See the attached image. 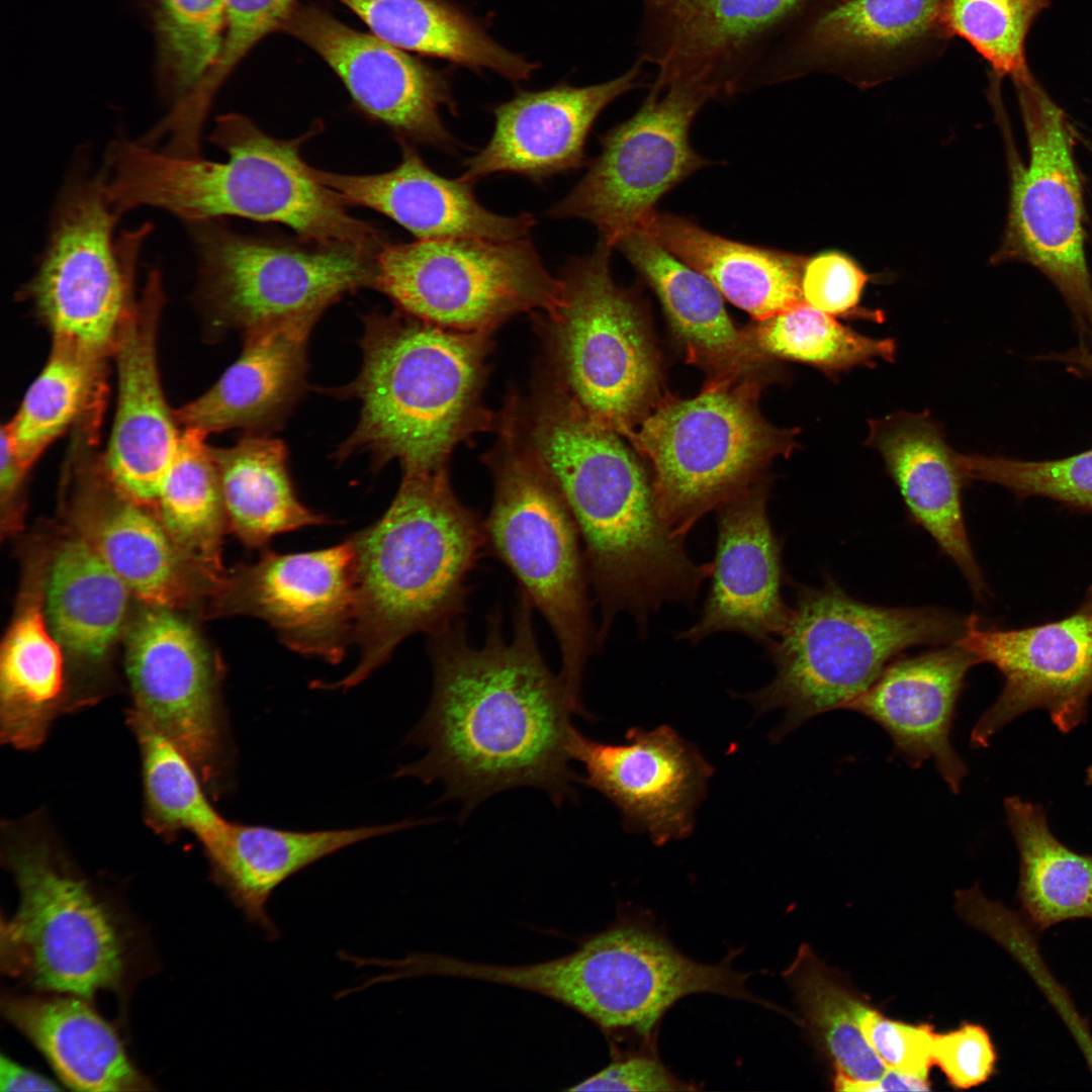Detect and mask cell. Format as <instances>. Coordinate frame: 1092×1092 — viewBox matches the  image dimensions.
Wrapping results in <instances>:
<instances>
[{"label": "cell", "mask_w": 1092, "mask_h": 1092, "mask_svg": "<svg viewBox=\"0 0 1092 1092\" xmlns=\"http://www.w3.org/2000/svg\"><path fill=\"white\" fill-rule=\"evenodd\" d=\"M532 611L519 590L508 639L503 614L492 609L480 647L468 641L460 620L429 635L434 690L410 735L425 754L396 776L441 782L443 799L459 801L463 816L518 787L543 790L556 806L574 799L579 776L569 765L570 716L585 715L545 662Z\"/></svg>", "instance_id": "1"}, {"label": "cell", "mask_w": 1092, "mask_h": 1092, "mask_svg": "<svg viewBox=\"0 0 1092 1092\" xmlns=\"http://www.w3.org/2000/svg\"><path fill=\"white\" fill-rule=\"evenodd\" d=\"M508 418L548 472L577 526L601 607L600 640L621 612L645 626L665 602L692 604L712 564L688 556L662 519L652 478L622 435L580 410L548 377Z\"/></svg>", "instance_id": "2"}, {"label": "cell", "mask_w": 1092, "mask_h": 1092, "mask_svg": "<svg viewBox=\"0 0 1092 1092\" xmlns=\"http://www.w3.org/2000/svg\"><path fill=\"white\" fill-rule=\"evenodd\" d=\"M318 129L281 140L244 115H223L210 140L229 154L225 162L121 141L107 157L105 196L120 215L152 206L192 224L223 216L278 222L316 246L374 254L384 244L381 233L349 214L344 202L309 175L301 158L302 145Z\"/></svg>", "instance_id": "3"}, {"label": "cell", "mask_w": 1092, "mask_h": 1092, "mask_svg": "<svg viewBox=\"0 0 1092 1092\" xmlns=\"http://www.w3.org/2000/svg\"><path fill=\"white\" fill-rule=\"evenodd\" d=\"M351 540L360 659L334 685L342 689L364 680L411 635L458 621L487 550L483 522L457 498L446 469L404 473L383 516Z\"/></svg>", "instance_id": "4"}, {"label": "cell", "mask_w": 1092, "mask_h": 1092, "mask_svg": "<svg viewBox=\"0 0 1092 1092\" xmlns=\"http://www.w3.org/2000/svg\"><path fill=\"white\" fill-rule=\"evenodd\" d=\"M490 332H461L401 313L365 317L363 366L350 390L361 401L338 456L396 459L404 473L446 469L454 448L497 429L482 401Z\"/></svg>", "instance_id": "5"}, {"label": "cell", "mask_w": 1092, "mask_h": 1092, "mask_svg": "<svg viewBox=\"0 0 1092 1092\" xmlns=\"http://www.w3.org/2000/svg\"><path fill=\"white\" fill-rule=\"evenodd\" d=\"M966 619L935 608L864 604L833 582L800 588L786 627L768 643L776 676L747 698L759 713L785 712L771 736L779 740L817 715L844 709L904 650L954 643Z\"/></svg>", "instance_id": "6"}, {"label": "cell", "mask_w": 1092, "mask_h": 1092, "mask_svg": "<svg viewBox=\"0 0 1092 1092\" xmlns=\"http://www.w3.org/2000/svg\"><path fill=\"white\" fill-rule=\"evenodd\" d=\"M497 429L498 442L484 456L493 479L492 506L483 521L486 548L550 626L560 650V676L582 708L584 666L600 639L580 535L559 489L511 423L500 416Z\"/></svg>", "instance_id": "7"}, {"label": "cell", "mask_w": 1092, "mask_h": 1092, "mask_svg": "<svg viewBox=\"0 0 1092 1092\" xmlns=\"http://www.w3.org/2000/svg\"><path fill=\"white\" fill-rule=\"evenodd\" d=\"M4 858L19 902L2 923V962L33 987L92 997L119 988L128 963L118 917L48 834L9 826Z\"/></svg>", "instance_id": "8"}, {"label": "cell", "mask_w": 1092, "mask_h": 1092, "mask_svg": "<svg viewBox=\"0 0 1092 1092\" xmlns=\"http://www.w3.org/2000/svg\"><path fill=\"white\" fill-rule=\"evenodd\" d=\"M737 377H716L695 397L662 402L629 437L652 467L662 519L680 538L795 446L797 431L768 424L757 385Z\"/></svg>", "instance_id": "9"}, {"label": "cell", "mask_w": 1092, "mask_h": 1092, "mask_svg": "<svg viewBox=\"0 0 1092 1092\" xmlns=\"http://www.w3.org/2000/svg\"><path fill=\"white\" fill-rule=\"evenodd\" d=\"M603 239L573 258L559 278L557 304L543 313L547 376L594 420L630 437L658 395L659 368L632 294L610 269Z\"/></svg>", "instance_id": "10"}, {"label": "cell", "mask_w": 1092, "mask_h": 1092, "mask_svg": "<svg viewBox=\"0 0 1092 1092\" xmlns=\"http://www.w3.org/2000/svg\"><path fill=\"white\" fill-rule=\"evenodd\" d=\"M374 285L416 318L461 332H492L512 316L551 310L560 280L526 240H417L383 244Z\"/></svg>", "instance_id": "11"}, {"label": "cell", "mask_w": 1092, "mask_h": 1092, "mask_svg": "<svg viewBox=\"0 0 1092 1092\" xmlns=\"http://www.w3.org/2000/svg\"><path fill=\"white\" fill-rule=\"evenodd\" d=\"M102 177L71 184L29 292L53 344L103 360L135 303L133 283L141 249L152 225L114 229Z\"/></svg>", "instance_id": "12"}, {"label": "cell", "mask_w": 1092, "mask_h": 1092, "mask_svg": "<svg viewBox=\"0 0 1092 1092\" xmlns=\"http://www.w3.org/2000/svg\"><path fill=\"white\" fill-rule=\"evenodd\" d=\"M737 953L715 965L694 961L646 914H629L565 956L560 980L575 1011L654 1049L663 1015L687 996L708 993L776 1008L747 989L752 973L733 969Z\"/></svg>", "instance_id": "13"}, {"label": "cell", "mask_w": 1092, "mask_h": 1092, "mask_svg": "<svg viewBox=\"0 0 1092 1092\" xmlns=\"http://www.w3.org/2000/svg\"><path fill=\"white\" fill-rule=\"evenodd\" d=\"M1013 81L1028 161L1012 162L1008 220L999 259L1038 269L1070 307L1082 347H1092V280L1084 205L1068 122L1029 72Z\"/></svg>", "instance_id": "14"}, {"label": "cell", "mask_w": 1092, "mask_h": 1092, "mask_svg": "<svg viewBox=\"0 0 1092 1092\" xmlns=\"http://www.w3.org/2000/svg\"><path fill=\"white\" fill-rule=\"evenodd\" d=\"M206 296L219 318L246 334L313 325L345 294L374 285V256L348 247L312 248L193 224Z\"/></svg>", "instance_id": "15"}, {"label": "cell", "mask_w": 1092, "mask_h": 1092, "mask_svg": "<svg viewBox=\"0 0 1092 1092\" xmlns=\"http://www.w3.org/2000/svg\"><path fill=\"white\" fill-rule=\"evenodd\" d=\"M712 99L688 84L650 90L632 117L602 136L601 154L549 214L589 221L612 248L641 231L666 192L710 164L692 148L689 131Z\"/></svg>", "instance_id": "16"}, {"label": "cell", "mask_w": 1092, "mask_h": 1092, "mask_svg": "<svg viewBox=\"0 0 1092 1092\" xmlns=\"http://www.w3.org/2000/svg\"><path fill=\"white\" fill-rule=\"evenodd\" d=\"M944 0H817L755 70L749 88L819 71L876 77L921 65L951 38Z\"/></svg>", "instance_id": "17"}, {"label": "cell", "mask_w": 1092, "mask_h": 1092, "mask_svg": "<svg viewBox=\"0 0 1092 1092\" xmlns=\"http://www.w3.org/2000/svg\"><path fill=\"white\" fill-rule=\"evenodd\" d=\"M817 0H643L639 60L656 67L650 90L697 86L713 99L749 88L755 70Z\"/></svg>", "instance_id": "18"}, {"label": "cell", "mask_w": 1092, "mask_h": 1092, "mask_svg": "<svg viewBox=\"0 0 1092 1092\" xmlns=\"http://www.w3.org/2000/svg\"><path fill=\"white\" fill-rule=\"evenodd\" d=\"M132 714L169 738L215 789L229 763L220 668L193 627L165 607L140 617L126 640Z\"/></svg>", "instance_id": "19"}, {"label": "cell", "mask_w": 1092, "mask_h": 1092, "mask_svg": "<svg viewBox=\"0 0 1092 1092\" xmlns=\"http://www.w3.org/2000/svg\"><path fill=\"white\" fill-rule=\"evenodd\" d=\"M214 592L216 614L261 619L290 649L337 663L354 638L353 542L310 552L265 551L225 574Z\"/></svg>", "instance_id": "20"}, {"label": "cell", "mask_w": 1092, "mask_h": 1092, "mask_svg": "<svg viewBox=\"0 0 1092 1092\" xmlns=\"http://www.w3.org/2000/svg\"><path fill=\"white\" fill-rule=\"evenodd\" d=\"M954 644L1004 677L999 697L971 732L972 746H987L1002 727L1032 709L1048 711L1062 732L1085 719L1092 696V597L1065 619L1024 629H985L972 615Z\"/></svg>", "instance_id": "21"}, {"label": "cell", "mask_w": 1092, "mask_h": 1092, "mask_svg": "<svg viewBox=\"0 0 1092 1092\" xmlns=\"http://www.w3.org/2000/svg\"><path fill=\"white\" fill-rule=\"evenodd\" d=\"M281 30L313 50L340 77L357 106L400 141L456 150L440 114L444 107L456 113L443 74L315 6L296 4Z\"/></svg>", "instance_id": "22"}, {"label": "cell", "mask_w": 1092, "mask_h": 1092, "mask_svg": "<svg viewBox=\"0 0 1092 1092\" xmlns=\"http://www.w3.org/2000/svg\"><path fill=\"white\" fill-rule=\"evenodd\" d=\"M624 744L603 743L572 729L568 751L584 770L579 782L621 812L630 831L652 841L687 837L694 827L712 767L672 728H632Z\"/></svg>", "instance_id": "23"}, {"label": "cell", "mask_w": 1092, "mask_h": 1092, "mask_svg": "<svg viewBox=\"0 0 1092 1092\" xmlns=\"http://www.w3.org/2000/svg\"><path fill=\"white\" fill-rule=\"evenodd\" d=\"M163 302L161 276L152 271L141 298L117 335V405L103 459L107 479L128 498L156 502L181 434L166 401L157 357Z\"/></svg>", "instance_id": "24"}, {"label": "cell", "mask_w": 1092, "mask_h": 1092, "mask_svg": "<svg viewBox=\"0 0 1092 1092\" xmlns=\"http://www.w3.org/2000/svg\"><path fill=\"white\" fill-rule=\"evenodd\" d=\"M643 62L596 85H557L520 92L492 110L494 127L484 148L465 161L461 176L474 184L495 173L542 182L585 164V142L603 109L640 83Z\"/></svg>", "instance_id": "25"}, {"label": "cell", "mask_w": 1092, "mask_h": 1092, "mask_svg": "<svg viewBox=\"0 0 1092 1092\" xmlns=\"http://www.w3.org/2000/svg\"><path fill=\"white\" fill-rule=\"evenodd\" d=\"M712 584L698 622L678 634L697 643L722 632L768 644L792 608L782 598V546L766 513V489L749 486L718 508Z\"/></svg>", "instance_id": "26"}, {"label": "cell", "mask_w": 1092, "mask_h": 1092, "mask_svg": "<svg viewBox=\"0 0 1092 1092\" xmlns=\"http://www.w3.org/2000/svg\"><path fill=\"white\" fill-rule=\"evenodd\" d=\"M976 658L954 643L891 661L844 710L878 723L912 767L933 760L958 794L967 766L950 743L956 706Z\"/></svg>", "instance_id": "27"}, {"label": "cell", "mask_w": 1092, "mask_h": 1092, "mask_svg": "<svg viewBox=\"0 0 1092 1092\" xmlns=\"http://www.w3.org/2000/svg\"><path fill=\"white\" fill-rule=\"evenodd\" d=\"M400 163L373 175H346L308 165L309 175L343 202L376 210L411 232L418 240L526 239L536 220L532 214L494 213L475 198L472 183L434 172L407 141H400Z\"/></svg>", "instance_id": "28"}, {"label": "cell", "mask_w": 1092, "mask_h": 1092, "mask_svg": "<svg viewBox=\"0 0 1092 1092\" xmlns=\"http://www.w3.org/2000/svg\"><path fill=\"white\" fill-rule=\"evenodd\" d=\"M866 445L876 449L912 518L933 538L982 597L986 584L966 530L962 506L968 481L942 428L928 412H897L869 422Z\"/></svg>", "instance_id": "29"}, {"label": "cell", "mask_w": 1092, "mask_h": 1092, "mask_svg": "<svg viewBox=\"0 0 1092 1092\" xmlns=\"http://www.w3.org/2000/svg\"><path fill=\"white\" fill-rule=\"evenodd\" d=\"M311 324H283L246 334L245 348L201 396L174 412L178 425L208 435L258 429L274 422L299 395Z\"/></svg>", "instance_id": "30"}, {"label": "cell", "mask_w": 1092, "mask_h": 1092, "mask_svg": "<svg viewBox=\"0 0 1092 1092\" xmlns=\"http://www.w3.org/2000/svg\"><path fill=\"white\" fill-rule=\"evenodd\" d=\"M413 825L396 824L357 828L292 831L236 822L204 852L214 880L226 891L245 918L268 939L279 930L267 911L272 892L292 875L354 843Z\"/></svg>", "instance_id": "31"}, {"label": "cell", "mask_w": 1092, "mask_h": 1092, "mask_svg": "<svg viewBox=\"0 0 1092 1092\" xmlns=\"http://www.w3.org/2000/svg\"><path fill=\"white\" fill-rule=\"evenodd\" d=\"M639 232L703 274L723 297L757 321L805 301L804 257L732 241L665 212L655 211Z\"/></svg>", "instance_id": "32"}, {"label": "cell", "mask_w": 1092, "mask_h": 1092, "mask_svg": "<svg viewBox=\"0 0 1092 1092\" xmlns=\"http://www.w3.org/2000/svg\"><path fill=\"white\" fill-rule=\"evenodd\" d=\"M81 998L8 995L2 1011L72 1089H145L115 1030Z\"/></svg>", "instance_id": "33"}, {"label": "cell", "mask_w": 1092, "mask_h": 1092, "mask_svg": "<svg viewBox=\"0 0 1092 1092\" xmlns=\"http://www.w3.org/2000/svg\"><path fill=\"white\" fill-rule=\"evenodd\" d=\"M615 247L656 292L690 356L713 368L716 377L738 375L757 358L747 333L734 327L722 294L703 274L642 232L625 235Z\"/></svg>", "instance_id": "34"}, {"label": "cell", "mask_w": 1092, "mask_h": 1092, "mask_svg": "<svg viewBox=\"0 0 1092 1092\" xmlns=\"http://www.w3.org/2000/svg\"><path fill=\"white\" fill-rule=\"evenodd\" d=\"M129 588L85 537L65 541L47 587L48 625L77 658L105 656L121 630Z\"/></svg>", "instance_id": "35"}, {"label": "cell", "mask_w": 1092, "mask_h": 1092, "mask_svg": "<svg viewBox=\"0 0 1092 1092\" xmlns=\"http://www.w3.org/2000/svg\"><path fill=\"white\" fill-rule=\"evenodd\" d=\"M213 453L226 520L246 546L260 548L276 535L328 522L297 498L281 441L252 436Z\"/></svg>", "instance_id": "36"}, {"label": "cell", "mask_w": 1092, "mask_h": 1092, "mask_svg": "<svg viewBox=\"0 0 1092 1092\" xmlns=\"http://www.w3.org/2000/svg\"><path fill=\"white\" fill-rule=\"evenodd\" d=\"M374 35L408 50L520 81L537 65L498 44L471 18L442 0H338Z\"/></svg>", "instance_id": "37"}, {"label": "cell", "mask_w": 1092, "mask_h": 1092, "mask_svg": "<svg viewBox=\"0 0 1092 1092\" xmlns=\"http://www.w3.org/2000/svg\"><path fill=\"white\" fill-rule=\"evenodd\" d=\"M60 645L37 605L25 608L10 627L0 659L3 743L33 749L48 736L65 699Z\"/></svg>", "instance_id": "38"}, {"label": "cell", "mask_w": 1092, "mask_h": 1092, "mask_svg": "<svg viewBox=\"0 0 1092 1092\" xmlns=\"http://www.w3.org/2000/svg\"><path fill=\"white\" fill-rule=\"evenodd\" d=\"M1019 856L1018 900L1036 931L1092 919V854L1078 853L1050 830L1042 808L1019 797L1004 801Z\"/></svg>", "instance_id": "39"}, {"label": "cell", "mask_w": 1092, "mask_h": 1092, "mask_svg": "<svg viewBox=\"0 0 1092 1092\" xmlns=\"http://www.w3.org/2000/svg\"><path fill=\"white\" fill-rule=\"evenodd\" d=\"M206 436L184 429L156 502L176 547L215 589L225 575L220 545L226 515L213 448Z\"/></svg>", "instance_id": "40"}, {"label": "cell", "mask_w": 1092, "mask_h": 1092, "mask_svg": "<svg viewBox=\"0 0 1092 1092\" xmlns=\"http://www.w3.org/2000/svg\"><path fill=\"white\" fill-rule=\"evenodd\" d=\"M783 978L791 988L801 1020L817 1048L844 1078L876 1082L886 1064L864 1037L857 1017L866 1003L830 970L808 944L800 945Z\"/></svg>", "instance_id": "41"}, {"label": "cell", "mask_w": 1092, "mask_h": 1092, "mask_svg": "<svg viewBox=\"0 0 1092 1092\" xmlns=\"http://www.w3.org/2000/svg\"><path fill=\"white\" fill-rule=\"evenodd\" d=\"M143 506L118 490L85 538L129 592L153 607H168L184 592L179 553L165 527Z\"/></svg>", "instance_id": "42"}, {"label": "cell", "mask_w": 1092, "mask_h": 1092, "mask_svg": "<svg viewBox=\"0 0 1092 1092\" xmlns=\"http://www.w3.org/2000/svg\"><path fill=\"white\" fill-rule=\"evenodd\" d=\"M101 365V360L53 344L46 365L28 387L12 420L1 430L25 470L93 404Z\"/></svg>", "instance_id": "43"}, {"label": "cell", "mask_w": 1092, "mask_h": 1092, "mask_svg": "<svg viewBox=\"0 0 1092 1092\" xmlns=\"http://www.w3.org/2000/svg\"><path fill=\"white\" fill-rule=\"evenodd\" d=\"M128 720L142 757L149 824L161 833H192L208 849L219 840L229 821L211 805L189 758L144 719L129 712Z\"/></svg>", "instance_id": "44"}, {"label": "cell", "mask_w": 1092, "mask_h": 1092, "mask_svg": "<svg viewBox=\"0 0 1092 1092\" xmlns=\"http://www.w3.org/2000/svg\"><path fill=\"white\" fill-rule=\"evenodd\" d=\"M758 322L747 333L756 357L805 363L833 379L854 367L895 358L893 339L863 336L806 301Z\"/></svg>", "instance_id": "45"}, {"label": "cell", "mask_w": 1092, "mask_h": 1092, "mask_svg": "<svg viewBox=\"0 0 1092 1092\" xmlns=\"http://www.w3.org/2000/svg\"><path fill=\"white\" fill-rule=\"evenodd\" d=\"M150 1L160 80L174 108L191 96L217 62L225 0Z\"/></svg>", "instance_id": "46"}, {"label": "cell", "mask_w": 1092, "mask_h": 1092, "mask_svg": "<svg viewBox=\"0 0 1092 1092\" xmlns=\"http://www.w3.org/2000/svg\"><path fill=\"white\" fill-rule=\"evenodd\" d=\"M1051 0H944L943 20L952 36L968 41L997 79L1027 74L1026 39Z\"/></svg>", "instance_id": "47"}, {"label": "cell", "mask_w": 1092, "mask_h": 1092, "mask_svg": "<svg viewBox=\"0 0 1092 1092\" xmlns=\"http://www.w3.org/2000/svg\"><path fill=\"white\" fill-rule=\"evenodd\" d=\"M295 0H225V29L216 64L183 103L173 108L170 118L182 132L198 135L212 99L238 63L263 37L282 25Z\"/></svg>", "instance_id": "48"}, {"label": "cell", "mask_w": 1092, "mask_h": 1092, "mask_svg": "<svg viewBox=\"0 0 1092 1092\" xmlns=\"http://www.w3.org/2000/svg\"><path fill=\"white\" fill-rule=\"evenodd\" d=\"M959 459L968 480L995 483L1019 497L1039 495L1092 511V449L1043 461L961 453Z\"/></svg>", "instance_id": "49"}, {"label": "cell", "mask_w": 1092, "mask_h": 1092, "mask_svg": "<svg viewBox=\"0 0 1092 1092\" xmlns=\"http://www.w3.org/2000/svg\"><path fill=\"white\" fill-rule=\"evenodd\" d=\"M867 281L866 273L843 254L823 253L805 265L803 297L810 305L834 317H863L881 322L883 315L880 312L868 311L858 305Z\"/></svg>", "instance_id": "50"}, {"label": "cell", "mask_w": 1092, "mask_h": 1092, "mask_svg": "<svg viewBox=\"0 0 1092 1092\" xmlns=\"http://www.w3.org/2000/svg\"><path fill=\"white\" fill-rule=\"evenodd\" d=\"M857 1020L868 1042L888 1068L928 1080L929 1069L934 1064L935 1033L931 1026L886 1018L867 1004Z\"/></svg>", "instance_id": "51"}, {"label": "cell", "mask_w": 1092, "mask_h": 1092, "mask_svg": "<svg viewBox=\"0 0 1092 1092\" xmlns=\"http://www.w3.org/2000/svg\"><path fill=\"white\" fill-rule=\"evenodd\" d=\"M933 1063L956 1088L968 1089L987 1082L996 1071L997 1053L988 1031L967 1023L944 1034H935Z\"/></svg>", "instance_id": "52"}, {"label": "cell", "mask_w": 1092, "mask_h": 1092, "mask_svg": "<svg viewBox=\"0 0 1092 1092\" xmlns=\"http://www.w3.org/2000/svg\"><path fill=\"white\" fill-rule=\"evenodd\" d=\"M696 1087L674 1075L656 1056L644 1049L616 1059L568 1091H690Z\"/></svg>", "instance_id": "53"}, {"label": "cell", "mask_w": 1092, "mask_h": 1092, "mask_svg": "<svg viewBox=\"0 0 1092 1092\" xmlns=\"http://www.w3.org/2000/svg\"><path fill=\"white\" fill-rule=\"evenodd\" d=\"M0 1090L2 1092H41L58 1091L61 1088L53 1080L2 1055Z\"/></svg>", "instance_id": "54"}, {"label": "cell", "mask_w": 1092, "mask_h": 1092, "mask_svg": "<svg viewBox=\"0 0 1092 1092\" xmlns=\"http://www.w3.org/2000/svg\"><path fill=\"white\" fill-rule=\"evenodd\" d=\"M930 1083L893 1068H887L885 1074L876 1082H857L856 1091H928Z\"/></svg>", "instance_id": "55"}, {"label": "cell", "mask_w": 1092, "mask_h": 1092, "mask_svg": "<svg viewBox=\"0 0 1092 1092\" xmlns=\"http://www.w3.org/2000/svg\"><path fill=\"white\" fill-rule=\"evenodd\" d=\"M26 471L16 459L6 435L1 431L0 488L3 504L9 503L15 495Z\"/></svg>", "instance_id": "56"}, {"label": "cell", "mask_w": 1092, "mask_h": 1092, "mask_svg": "<svg viewBox=\"0 0 1092 1092\" xmlns=\"http://www.w3.org/2000/svg\"><path fill=\"white\" fill-rule=\"evenodd\" d=\"M1063 363L1078 376H1092V347H1080L1065 354L1051 357Z\"/></svg>", "instance_id": "57"}, {"label": "cell", "mask_w": 1092, "mask_h": 1092, "mask_svg": "<svg viewBox=\"0 0 1092 1092\" xmlns=\"http://www.w3.org/2000/svg\"><path fill=\"white\" fill-rule=\"evenodd\" d=\"M1086 783H1087L1088 785H1091V786H1092V766H1090V767H1089V768L1087 769V772H1086Z\"/></svg>", "instance_id": "58"}]
</instances>
